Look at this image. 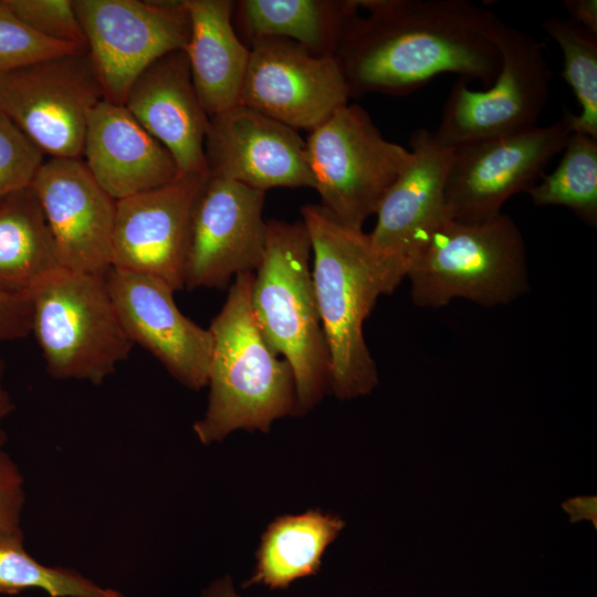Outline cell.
<instances>
[{
    "label": "cell",
    "instance_id": "1",
    "mask_svg": "<svg viewBox=\"0 0 597 597\" xmlns=\"http://www.w3.org/2000/svg\"><path fill=\"white\" fill-rule=\"evenodd\" d=\"M337 52L352 96L407 95L442 73L490 86L501 20L465 0H358Z\"/></svg>",
    "mask_w": 597,
    "mask_h": 597
},
{
    "label": "cell",
    "instance_id": "2",
    "mask_svg": "<svg viewBox=\"0 0 597 597\" xmlns=\"http://www.w3.org/2000/svg\"><path fill=\"white\" fill-rule=\"evenodd\" d=\"M312 249V279L331 366L329 390L339 399L366 396L378 371L364 323L387 290L368 233L341 223L321 205L301 208Z\"/></svg>",
    "mask_w": 597,
    "mask_h": 597
},
{
    "label": "cell",
    "instance_id": "3",
    "mask_svg": "<svg viewBox=\"0 0 597 597\" xmlns=\"http://www.w3.org/2000/svg\"><path fill=\"white\" fill-rule=\"evenodd\" d=\"M252 282L253 273L234 277L208 327L212 336L208 407L193 425L205 444L220 442L238 429L268 432L276 419L297 416L293 370L256 326L250 303Z\"/></svg>",
    "mask_w": 597,
    "mask_h": 597
},
{
    "label": "cell",
    "instance_id": "4",
    "mask_svg": "<svg viewBox=\"0 0 597 597\" xmlns=\"http://www.w3.org/2000/svg\"><path fill=\"white\" fill-rule=\"evenodd\" d=\"M311 259V241L302 220L268 221L265 251L253 273L250 297L260 333L293 370L297 416L314 408L331 387Z\"/></svg>",
    "mask_w": 597,
    "mask_h": 597
},
{
    "label": "cell",
    "instance_id": "5",
    "mask_svg": "<svg viewBox=\"0 0 597 597\" xmlns=\"http://www.w3.org/2000/svg\"><path fill=\"white\" fill-rule=\"evenodd\" d=\"M406 277L418 307L439 308L454 298L483 307L507 305L530 290L523 235L504 213L480 223L449 219L416 255Z\"/></svg>",
    "mask_w": 597,
    "mask_h": 597
},
{
    "label": "cell",
    "instance_id": "6",
    "mask_svg": "<svg viewBox=\"0 0 597 597\" xmlns=\"http://www.w3.org/2000/svg\"><path fill=\"white\" fill-rule=\"evenodd\" d=\"M30 295L31 333L54 378L100 385L128 358L134 343L116 314L106 275L61 270Z\"/></svg>",
    "mask_w": 597,
    "mask_h": 597
},
{
    "label": "cell",
    "instance_id": "7",
    "mask_svg": "<svg viewBox=\"0 0 597 597\" xmlns=\"http://www.w3.org/2000/svg\"><path fill=\"white\" fill-rule=\"evenodd\" d=\"M306 146L320 205L362 230L411 159V151L387 140L357 104L338 108L310 132Z\"/></svg>",
    "mask_w": 597,
    "mask_h": 597
},
{
    "label": "cell",
    "instance_id": "8",
    "mask_svg": "<svg viewBox=\"0 0 597 597\" xmlns=\"http://www.w3.org/2000/svg\"><path fill=\"white\" fill-rule=\"evenodd\" d=\"M494 43L501 55L498 76L484 91L471 90L463 77L455 81L433 132L442 144L457 148L537 126L552 80L543 44L502 21Z\"/></svg>",
    "mask_w": 597,
    "mask_h": 597
},
{
    "label": "cell",
    "instance_id": "9",
    "mask_svg": "<svg viewBox=\"0 0 597 597\" xmlns=\"http://www.w3.org/2000/svg\"><path fill=\"white\" fill-rule=\"evenodd\" d=\"M103 100L87 49L0 73V112L50 158H82L88 114Z\"/></svg>",
    "mask_w": 597,
    "mask_h": 597
},
{
    "label": "cell",
    "instance_id": "10",
    "mask_svg": "<svg viewBox=\"0 0 597 597\" xmlns=\"http://www.w3.org/2000/svg\"><path fill=\"white\" fill-rule=\"evenodd\" d=\"M104 100L124 105L138 75L185 50L191 32L185 0H73Z\"/></svg>",
    "mask_w": 597,
    "mask_h": 597
},
{
    "label": "cell",
    "instance_id": "11",
    "mask_svg": "<svg viewBox=\"0 0 597 597\" xmlns=\"http://www.w3.org/2000/svg\"><path fill=\"white\" fill-rule=\"evenodd\" d=\"M572 133L566 108L552 125L457 147L446 186L450 218L480 223L501 214L512 196L537 182Z\"/></svg>",
    "mask_w": 597,
    "mask_h": 597
},
{
    "label": "cell",
    "instance_id": "12",
    "mask_svg": "<svg viewBox=\"0 0 597 597\" xmlns=\"http://www.w3.org/2000/svg\"><path fill=\"white\" fill-rule=\"evenodd\" d=\"M409 150L411 159L385 193L374 230L368 233L387 294L406 277L433 233L451 219L446 186L455 148L420 128L411 135Z\"/></svg>",
    "mask_w": 597,
    "mask_h": 597
},
{
    "label": "cell",
    "instance_id": "13",
    "mask_svg": "<svg viewBox=\"0 0 597 597\" xmlns=\"http://www.w3.org/2000/svg\"><path fill=\"white\" fill-rule=\"evenodd\" d=\"M349 97L336 56L315 54L284 38L251 42L241 105L295 130L312 132L347 105Z\"/></svg>",
    "mask_w": 597,
    "mask_h": 597
},
{
    "label": "cell",
    "instance_id": "14",
    "mask_svg": "<svg viewBox=\"0 0 597 597\" xmlns=\"http://www.w3.org/2000/svg\"><path fill=\"white\" fill-rule=\"evenodd\" d=\"M264 200L265 191L208 174L192 212L185 289H224L255 272L266 245Z\"/></svg>",
    "mask_w": 597,
    "mask_h": 597
},
{
    "label": "cell",
    "instance_id": "15",
    "mask_svg": "<svg viewBox=\"0 0 597 597\" xmlns=\"http://www.w3.org/2000/svg\"><path fill=\"white\" fill-rule=\"evenodd\" d=\"M207 171L179 175L160 187L116 200L112 268L157 277L185 289L195 205Z\"/></svg>",
    "mask_w": 597,
    "mask_h": 597
},
{
    "label": "cell",
    "instance_id": "16",
    "mask_svg": "<svg viewBox=\"0 0 597 597\" xmlns=\"http://www.w3.org/2000/svg\"><path fill=\"white\" fill-rule=\"evenodd\" d=\"M32 188L63 270L106 275L112 269L116 200L82 158H49Z\"/></svg>",
    "mask_w": 597,
    "mask_h": 597
},
{
    "label": "cell",
    "instance_id": "17",
    "mask_svg": "<svg viewBox=\"0 0 597 597\" xmlns=\"http://www.w3.org/2000/svg\"><path fill=\"white\" fill-rule=\"evenodd\" d=\"M106 282L119 322L134 344L155 356L190 389L207 386L212 336L178 308L166 282L112 268Z\"/></svg>",
    "mask_w": 597,
    "mask_h": 597
},
{
    "label": "cell",
    "instance_id": "18",
    "mask_svg": "<svg viewBox=\"0 0 597 597\" xmlns=\"http://www.w3.org/2000/svg\"><path fill=\"white\" fill-rule=\"evenodd\" d=\"M205 156L211 177L262 191L314 189L306 140L290 126L241 104L210 117Z\"/></svg>",
    "mask_w": 597,
    "mask_h": 597
},
{
    "label": "cell",
    "instance_id": "19",
    "mask_svg": "<svg viewBox=\"0 0 597 597\" xmlns=\"http://www.w3.org/2000/svg\"><path fill=\"white\" fill-rule=\"evenodd\" d=\"M124 106L174 157L179 175L207 171L210 117L195 88L185 50L167 53L132 84Z\"/></svg>",
    "mask_w": 597,
    "mask_h": 597
},
{
    "label": "cell",
    "instance_id": "20",
    "mask_svg": "<svg viewBox=\"0 0 597 597\" xmlns=\"http://www.w3.org/2000/svg\"><path fill=\"white\" fill-rule=\"evenodd\" d=\"M82 159L115 200L169 184L179 176L167 148L124 105L105 100L88 114Z\"/></svg>",
    "mask_w": 597,
    "mask_h": 597
},
{
    "label": "cell",
    "instance_id": "21",
    "mask_svg": "<svg viewBox=\"0 0 597 597\" xmlns=\"http://www.w3.org/2000/svg\"><path fill=\"white\" fill-rule=\"evenodd\" d=\"M185 3L191 22L185 51L199 100L211 117L240 104L250 48L234 31L235 1L185 0Z\"/></svg>",
    "mask_w": 597,
    "mask_h": 597
},
{
    "label": "cell",
    "instance_id": "22",
    "mask_svg": "<svg viewBox=\"0 0 597 597\" xmlns=\"http://www.w3.org/2000/svg\"><path fill=\"white\" fill-rule=\"evenodd\" d=\"M358 0H240L234 4L250 43L284 38L318 55L336 56Z\"/></svg>",
    "mask_w": 597,
    "mask_h": 597
},
{
    "label": "cell",
    "instance_id": "23",
    "mask_svg": "<svg viewBox=\"0 0 597 597\" xmlns=\"http://www.w3.org/2000/svg\"><path fill=\"white\" fill-rule=\"evenodd\" d=\"M345 525L341 516L320 509L276 517L262 534L255 569L242 587L286 589L294 580L317 574L324 552Z\"/></svg>",
    "mask_w": 597,
    "mask_h": 597
},
{
    "label": "cell",
    "instance_id": "24",
    "mask_svg": "<svg viewBox=\"0 0 597 597\" xmlns=\"http://www.w3.org/2000/svg\"><path fill=\"white\" fill-rule=\"evenodd\" d=\"M63 270L32 187L0 202V291L31 292Z\"/></svg>",
    "mask_w": 597,
    "mask_h": 597
},
{
    "label": "cell",
    "instance_id": "25",
    "mask_svg": "<svg viewBox=\"0 0 597 597\" xmlns=\"http://www.w3.org/2000/svg\"><path fill=\"white\" fill-rule=\"evenodd\" d=\"M558 166L526 192L538 206H563L590 227L597 226V139L572 133Z\"/></svg>",
    "mask_w": 597,
    "mask_h": 597
},
{
    "label": "cell",
    "instance_id": "26",
    "mask_svg": "<svg viewBox=\"0 0 597 597\" xmlns=\"http://www.w3.org/2000/svg\"><path fill=\"white\" fill-rule=\"evenodd\" d=\"M542 27L563 52L562 76L580 105L579 114L572 113V130L597 139V36L557 17Z\"/></svg>",
    "mask_w": 597,
    "mask_h": 597
},
{
    "label": "cell",
    "instance_id": "27",
    "mask_svg": "<svg viewBox=\"0 0 597 597\" xmlns=\"http://www.w3.org/2000/svg\"><path fill=\"white\" fill-rule=\"evenodd\" d=\"M41 588L50 597H125L66 567H49L27 553L23 537L0 536V594Z\"/></svg>",
    "mask_w": 597,
    "mask_h": 597
},
{
    "label": "cell",
    "instance_id": "28",
    "mask_svg": "<svg viewBox=\"0 0 597 597\" xmlns=\"http://www.w3.org/2000/svg\"><path fill=\"white\" fill-rule=\"evenodd\" d=\"M87 46L46 39L23 24L0 0V73Z\"/></svg>",
    "mask_w": 597,
    "mask_h": 597
},
{
    "label": "cell",
    "instance_id": "29",
    "mask_svg": "<svg viewBox=\"0 0 597 597\" xmlns=\"http://www.w3.org/2000/svg\"><path fill=\"white\" fill-rule=\"evenodd\" d=\"M44 154L0 112V202L32 187Z\"/></svg>",
    "mask_w": 597,
    "mask_h": 597
},
{
    "label": "cell",
    "instance_id": "30",
    "mask_svg": "<svg viewBox=\"0 0 597 597\" xmlns=\"http://www.w3.org/2000/svg\"><path fill=\"white\" fill-rule=\"evenodd\" d=\"M10 11L38 34L86 46L73 0H4Z\"/></svg>",
    "mask_w": 597,
    "mask_h": 597
},
{
    "label": "cell",
    "instance_id": "31",
    "mask_svg": "<svg viewBox=\"0 0 597 597\" xmlns=\"http://www.w3.org/2000/svg\"><path fill=\"white\" fill-rule=\"evenodd\" d=\"M23 479L10 457L0 449V536L23 537L20 515L24 503Z\"/></svg>",
    "mask_w": 597,
    "mask_h": 597
},
{
    "label": "cell",
    "instance_id": "32",
    "mask_svg": "<svg viewBox=\"0 0 597 597\" xmlns=\"http://www.w3.org/2000/svg\"><path fill=\"white\" fill-rule=\"evenodd\" d=\"M31 323V295L0 291V342L27 337Z\"/></svg>",
    "mask_w": 597,
    "mask_h": 597
},
{
    "label": "cell",
    "instance_id": "33",
    "mask_svg": "<svg viewBox=\"0 0 597 597\" xmlns=\"http://www.w3.org/2000/svg\"><path fill=\"white\" fill-rule=\"evenodd\" d=\"M563 3L569 14V21L597 36L596 0H565Z\"/></svg>",
    "mask_w": 597,
    "mask_h": 597
},
{
    "label": "cell",
    "instance_id": "34",
    "mask_svg": "<svg viewBox=\"0 0 597 597\" xmlns=\"http://www.w3.org/2000/svg\"><path fill=\"white\" fill-rule=\"evenodd\" d=\"M564 511L569 515L570 523H577L587 520L597 527L596 496H576L562 504Z\"/></svg>",
    "mask_w": 597,
    "mask_h": 597
},
{
    "label": "cell",
    "instance_id": "35",
    "mask_svg": "<svg viewBox=\"0 0 597 597\" xmlns=\"http://www.w3.org/2000/svg\"><path fill=\"white\" fill-rule=\"evenodd\" d=\"M200 597H241L233 587L232 579L229 575H224L209 586H207L202 591Z\"/></svg>",
    "mask_w": 597,
    "mask_h": 597
},
{
    "label": "cell",
    "instance_id": "36",
    "mask_svg": "<svg viewBox=\"0 0 597 597\" xmlns=\"http://www.w3.org/2000/svg\"><path fill=\"white\" fill-rule=\"evenodd\" d=\"M4 369V362L0 358V421L14 409L11 397L3 386ZM6 440V433L0 429V449Z\"/></svg>",
    "mask_w": 597,
    "mask_h": 597
}]
</instances>
